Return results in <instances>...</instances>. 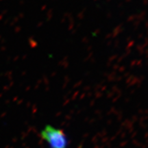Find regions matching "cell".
<instances>
[{
	"mask_svg": "<svg viewBox=\"0 0 148 148\" xmlns=\"http://www.w3.org/2000/svg\"><path fill=\"white\" fill-rule=\"evenodd\" d=\"M40 137L47 142L49 148H67L69 139L62 130L47 125L40 132Z\"/></svg>",
	"mask_w": 148,
	"mask_h": 148,
	"instance_id": "cell-1",
	"label": "cell"
}]
</instances>
